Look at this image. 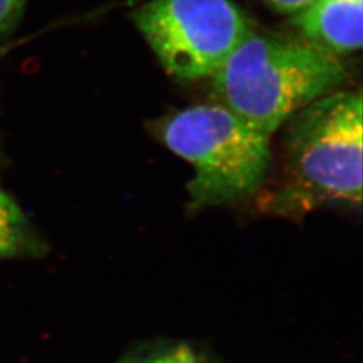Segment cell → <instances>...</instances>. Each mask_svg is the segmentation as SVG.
I'll return each instance as SVG.
<instances>
[{
	"label": "cell",
	"instance_id": "8992f818",
	"mask_svg": "<svg viewBox=\"0 0 363 363\" xmlns=\"http://www.w3.org/2000/svg\"><path fill=\"white\" fill-rule=\"evenodd\" d=\"M40 247L23 211L0 190V259L38 255Z\"/></svg>",
	"mask_w": 363,
	"mask_h": 363
},
{
	"label": "cell",
	"instance_id": "6da1fadb",
	"mask_svg": "<svg viewBox=\"0 0 363 363\" xmlns=\"http://www.w3.org/2000/svg\"><path fill=\"white\" fill-rule=\"evenodd\" d=\"M362 106L361 91H335L292 116L281 178L269 199L274 210L361 205Z\"/></svg>",
	"mask_w": 363,
	"mask_h": 363
},
{
	"label": "cell",
	"instance_id": "277c9868",
	"mask_svg": "<svg viewBox=\"0 0 363 363\" xmlns=\"http://www.w3.org/2000/svg\"><path fill=\"white\" fill-rule=\"evenodd\" d=\"M135 21L160 64L179 79L213 76L253 33L232 0H150Z\"/></svg>",
	"mask_w": 363,
	"mask_h": 363
},
{
	"label": "cell",
	"instance_id": "9c48e42d",
	"mask_svg": "<svg viewBox=\"0 0 363 363\" xmlns=\"http://www.w3.org/2000/svg\"><path fill=\"white\" fill-rule=\"evenodd\" d=\"M279 13H296L303 10L312 0H265Z\"/></svg>",
	"mask_w": 363,
	"mask_h": 363
},
{
	"label": "cell",
	"instance_id": "52a82bcc",
	"mask_svg": "<svg viewBox=\"0 0 363 363\" xmlns=\"http://www.w3.org/2000/svg\"><path fill=\"white\" fill-rule=\"evenodd\" d=\"M121 363H208L186 345H179L167 350L157 351L139 358H130Z\"/></svg>",
	"mask_w": 363,
	"mask_h": 363
},
{
	"label": "cell",
	"instance_id": "ba28073f",
	"mask_svg": "<svg viewBox=\"0 0 363 363\" xmlns=\"http://www.w3.org/2000/svg\"><path fill=\"white\" fill-rule=\"evenodd\" d=\"M23 0H0V39L18 22Z\"/></svg>",
	"mask_w": 363,
	"mask_h": 363
},
{
	"label": "cell",
	"instance_id": "5b68a950",
	"mask_svg": "<svg viewBox=\"0 0 363 363\" xmlns=\"http://www.w3.org/2000/svg\"><path fill=\"white\" fill-rule=\"evenodd\" d=\"M362 0H312L294 23L312 46L337 57L362 48Z\"/></svg>",
	"mask_w": 363,
	"mask_h": 363
},
{
	"label": "cell",
	"instance_id": "7a4b0ae2",
	"mask_svg": "<svg viewBox=\"0 0 363 363\" xmlns=\"http://www.w3.org/2000/svg\"><path fill=\"white\" fill-rule=\"evenodd\" d=\"M220 104L271 136L345 79L337 57L307 40L252 33L211 76Z\"/></svg>",
	"mask_w": 363,
	"mask_h": 363
},
{
	"label": "cell",
	"instance_id": "3957f363",
	"mask_svg": "<svg viewBox=\"0 0 363 363\" xmlns=\"http://www.w3.org/2000/svg\"><path fill=\"white\" fill-rule=\"evenodd\" d=\"M160 139L187 160L190 208L226 205L259 191L271 162V136L220 104L195 105L169 116Z\"/></svg>",
	"mask_w": 363,
	"mask_h": 363
}]
</instances>
